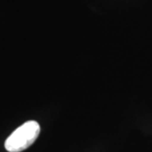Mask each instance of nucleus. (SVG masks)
I'll list each match as a JSON object with an SVG mask.
<instances>
[{
  "label": "nucleus",
  "mask_w": 152,
  "mask_h": 152,
  "mask_svg": "<svg viewBox=\"0 0 152 152\" xmlns=\"http://www.w3.org/2000/svg\"><path fill=\"white\" fill-rule=\"evenodd\" d=\"M40 125L36 121H28L17 128L4 143L9 152H20L32 145L40 134Z\"/></svg>",
  "instance_id": "f257e3e1"
}]
</instances>
